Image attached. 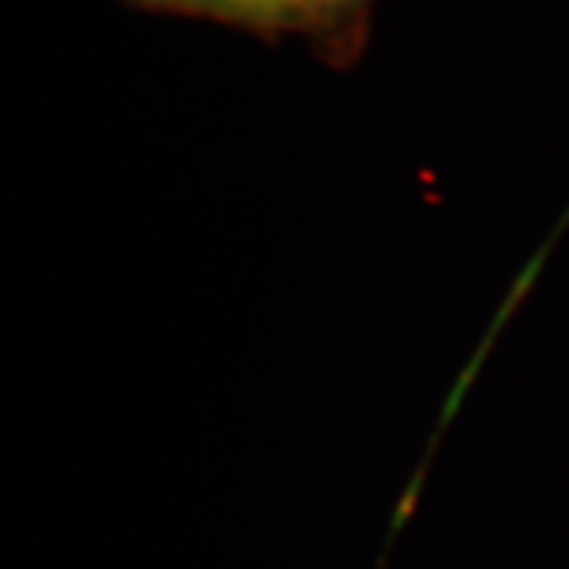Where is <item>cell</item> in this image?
<instances>
[{"instance_id":"6da1fadb","label":"cell","mask_w":569,"mask_h":569,"mask_svg":"<svg viewBox=\"0 0 569 569\" xmlns=\"http://www.w3.org/2000/svg\"><path fill=\"white\" fill-rule=\"evenodd\" d=\"M168 7H187V10H209L219 17H241V20H279L284 0H152Z\"/></svg>"}]
</instances>
